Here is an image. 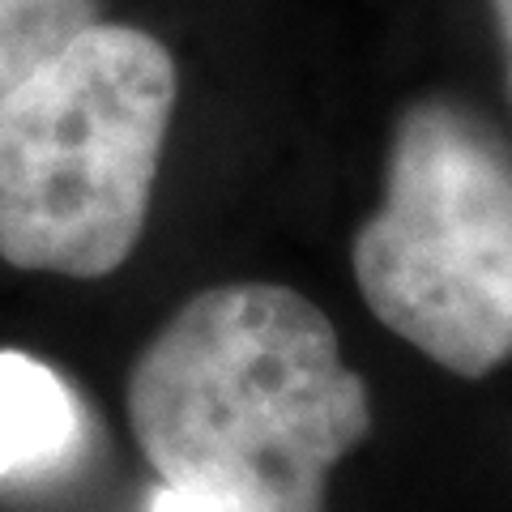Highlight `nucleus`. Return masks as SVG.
Returning a JSON list of instances; mask_svg holds the SVG:
<instances>
[{"instance_id":"nucleus-4","label":"nucleus","mask_w":512,"mask_h":512,"mask_svg":"<svg viewBox=\"0 0 512 512\" xmlns=\"http://www.w3.org/2000/svg\"><path fill=\"white\" fill-rule=\"evenodd\" d=\"M82 440V406L52 363L0 350V483L56 470Z\"/></svg>"},{"instance_id":"nucleus-6","label":"nucleus","mask_w":512,"mask_h":512,"mask_svg":"<svg viewBox=\"0 0 512 512\" xmlns=\"http://www.w3.org/2000/svg\"><path fill=\"white\" fill-rule=\"evenodd\" d=\"M491 18H495V30H500L504 82H508V99H512V0H491Z\"/></svg>"},{"instance_id":"nucleus-5","label":"nucleus","mask_w":512,"mask_h":512,"mask_svg":"<svg viewBox=\"0 0 512 512\" xmlns=\"http://www.w3.org/2000/svg\"><path fill=\"white\" fill-rule=\"evenodd\" d=\"M90 22L99 0H0V99Z\"/></svg>"},{"instance_id":"nucleus-2","label":"nucleus","mask_w":512,"mask_h":512,"mask_svg":"<svg viewBox=\"0 0 512 512\" xmlns=\"http://www.w3.org/2000/svg\"><path fill=\"white\" fill-rule=\"evenodd\" d=\"M163 39L90 22L0 99V261L73 282L137 252L175 116Z\"/></svg>"},{"instance_id":"nucleus-3","label":"nucleus","mask_w":512,"mask_h":512,"mask_svg":"<svg viewBox=\"0 0 512 512\" xmlns=\"http://www.w3.org/2000/svg\"><path fill=\"white\" fill-rule=\"evenodd\" d=\"M350 269L406 346L461 380L491 376L512 359V146L466 103H410Z\"/></svg>"},{"instance_id":"nucleus-7","label":"nucleus","mask_w":512,"mask_h":512,"mask_svg":"<svg viewBox=\"0 0 512 512\" xmlns=\"http://www.w3.org/2000/svg\"><path fill=\"white\" fill-rule=\"evenodd\" d=\"M150 512H210V508L184 491H175V487H158L154 500H150Z\"/></svg>"},{"instance_id":"nucleus-1","label":"nucleus","mask_w":512,"mask_h":512,"mask_svg":"<svg viewBox=\"0 0 512 512\" xmlns=\"http://www.w3.org/2000/svg\"><path fill=\"white\" fill-rule=\"evenodd\" d=\"M128 427L163 487L210 512H325L333 466L372 431V397L312 299L227 282L141 346Z\"/></svg>"}]
</instances>
